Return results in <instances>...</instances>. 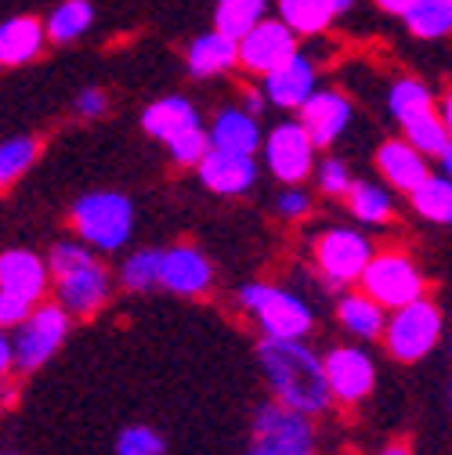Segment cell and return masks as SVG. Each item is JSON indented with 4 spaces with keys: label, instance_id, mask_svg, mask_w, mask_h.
Instances as JSON below:
<instances>
[{
    "label": "cell",
    "instance_id": "obj_11",
    "mask_svg": "<svg viewBox=\"0 0 452 455\" xmlns=\"http://www.w3.org/2000/svg\"><path fill=\"white\" fill-rule=\"evenodd\" d=\"M326 369V383H329V397L341 405H359L373 394L376 383V365L362 347H333L322 358Z\"/></svg>",
    "mask_w": 452,
    "mask_h": 455
},
{
    "label": "cell",
    "instance_id": "obj_12",
    "mask_svg": "<svg viewBox=\"0 0 452 455\" xmlns=\"http://www.w3.org/2000/svg\"><path fill=\"white\" fill-rule=\"evenodd\" d=\"M239 44V66L257 73V76H268L271 69H278L282 62H290L297 54V33H290L278 19H261L246 36L236 40Z\"/></svg>",
    "mask_w": 452,
    "mask_h": 455
},
{
    "label": "cell",
    "instance_id": "obj_48",
    "mask_svg": "<svg viewBox=\"0 0 452 455\" xmlns=\"http://www.w3.org/2000/svg\"><path fill=\"white\" fill-rule=\"evenodd\" d=\"M0 455H15V451H0Z\"/></svg>",
    "mask_w": 452,
    "mask_h": 455
},
{
    "label": "cell",
    "instance_id": "obj_33",
    "mask_svg": "<svg viewBox=\"0 0 452 455\" xmlns=\"http://www.w3.org/2000/svg\"><path fill=\"white\" fill-rule=\"evenodd\" d=\"M120 286L127 293H149L159 286V250H138L120 264Z\"/></svg>",
    "mask_w": 452,
    "mask_h": 455
},
{
    "label": "cell",
    "instance_id": "obj_45",
    "mask_svg": "<svg viewBox=\"0 0 452 455\" xmlns=\"http://www.w3.org/2000/svg\"><path fill=\"white\" fill-rule=\"evenodd\" d=\"M438 163H441V170H445V178H452V141L445 145V152L438 156Z\"/></svg>",
    "mask_w": 452,
    "mask_h": 455
},
{
    "label": "cell",
    "instance_id": "obj_19",
    "mask_svg": "<svg viewBox=\"0 0 452 455\" xmlns=\"http://www.w3.org/2000/svg\"><path fill=\"white\" fill-rule=\"evenodd\" d=\"M141 127H145L149 138L171 145L174 138H182V134H189V131H196V127H203V124H199V112H196V105H192L189 98L166 94V98L152 101V105L141 112Z\"/></svg>",
    "mask_w": 452,
    "mask_h": 455
},
{
    "label": "cell",
    "instance_id": "obj_47",
    "mask_svg": "<svg viewBox=\"0 0 452 455\" xmlns=\"http://www.w3.org/2000/svg\"><path fill=\"white\" fill-rule=\"evenodd\" d=\"M376 455H409V448H406V444H387V448H380Z\"/></svg>",
    "mask_w": 452,
    "mask_h": 455
},
{
    "label": "cell",
    "instance_id": "obj_4",
    "mask_svg": "<svg viewBox=\"0 0 452 455\" xmlns=\"http://www.w3.org/2000/svg\"><path fill=\"white\" fill-rule=\"evenodd\" d=\"M239 307L257 322L264 339H304L315 325L311 307L271 282H246L239 290Z\"/></svg>",
    "mask_w": 452,
    "mask_h": 455
},
{
    "label": "cell",
    "instance_id": "obj_5",
    "mask_svg": "<svg viewBox=\"0 0 452 455\" xmlns=\"http://www.w3.org/2000/svg\"><path fill=\"white\" fill-rule=\"evenodd\" d=\"M441 339V311L434 300L420 297L399 311H391V318L383 322V344L387 355L402 365L424 362Z\"/></svg>",
    "mask_w": 452,
    "mask_h": 455
},
{
    "label": "cell",
    "instance_id": "obj_40",
    "mask_svg": "<svg viewBox=\"0 0 452 455\" xmlns=\"http://www.w3.org/2000/svg\"><path fill=\"white\" fill-rule=\"evenodd\" d=\"M413 4H416V0H376V8L387 12V15H406Z\"/></svg>",
    "mask_w": 452,
    "mask_h": 455
},
{
    "label": "cell",
    "instance_id": "obj_21",
    "mask_svg": "<svg viewBox=\"0 0 452 455\" xmlns=\"http://www.w3.org/2000/svg\"><path fill=\"white\" fill-rule=\"evenodd\" d=\"M189 73L196 80H210V76H221V73H229L232 66H239V44L232 36H224L217 29L196 36L189 44V59H185Z\"/></svg>",
    "mask_w": 452,
    "mask_h": 455
},
{
    "label": "cell",
    "instance_id": "obj_25",
    "mask_svg": "<svg viewBox=\"0 0 452 455\" xmlns=\"http://www.w3.org/2000/svg\"><path fill=\"white\" fill-rule=\"evenodd\" d=\"M329 0H278V22L297 36H315L333 22Z\"/></svg>",
    "mask_w": 452,
    "mask_h": 455
},
{
    "label": "cell",
    "instance_id": "obj_2",
    "mask_svg": "<svg viewBox=\"0 0 452 455\" xmlns=\"http://www.w3.org/2000/svg\"><path fill=\"white\" fill-rule=\"evenodd\" d=\"M47 271L54 286V304L69 318H94L112 297L109 267L84 243H54Z\"/></svg>",
    "mask_w": 452,
    "mask_h": 455
},
{
    "label": "cell",
    "instance_id": "obj_18",
    "mask_svg": "<svg viewBox=\"0 0 452 455\" xmlns=\"http://www.w3.org/2000/svg\"><path fill=\"white\" fill-rule=\"evenodd\" d=\"M315 62L308 59V54H294L290 62H282L278 69H271L264 76V98L268 105L275 108H301L319 87H315Z\"/></svg>",
    "mask_w": 452,
    "mask_h": 455
},
{
    "label": "cell",
    "instance_id": "obj_27",
    "mask_svg": "<svg viewBox=\"0 0 452 455\" xmlns=\"http://www.w3.org/2000/svg\"><path fill=\"white\" fill-rule=\"evenodd\" d=\"M399 127H402V138H406L420 156H427V159H438V156L445 152V145H448V131H445V124H441V116H438V108L416 112V116L402 120Z\"/></svg>",
    "mask_w": 452,
    "mask_h": 455
},
{
    "label": "cell",
    "instance_id": "obj_3",
    "mask_svg": "<svg viewBox=\"0 0 452 455\" xmlns=\"http://www.w3.org/2000/svg\"><path fill=\"white\" fill-rule=\"evenodd\" d=\"M73 232L87 250L112 253L127 246L134 232V203L120 192H87L73 203Z\"/></svg>",
    "mask_w": 452,
    "mask_h": 455
},
{
    "label": "cell",
    "instance_id": "obj_39",
    "mask_svg": "<svg viewBox=\"0 0 452 455\" xmlns=\"http://www.w3.org/2000/svg\"><path fill=\"white\" fill-rule=\"evenodd\" d=\"M33 307L29 304H22V300H15V297H8V293H0V329H15L26 315H29Z\"/></svg>",
    "mask_w": 452,
    "mask_h": 455
},
{
    "label": "cell",
    "instance_id": "obj_13",
    "mask_svg": "<svg viewBox=\"0 0 452 455\" xmlns=\"http://www.w3.org/2000/svg\"><path fill=\"white\" fill-rule=\"evenodd\" d=\"M159 286L178 297H203L214 286V264L196 246L159 250Z\"/></svg>",
    "mask_w": 452,
    "mask_h": 455
},
{
    "label": "cell",
    "instance_id": "obj_46",
    "mask_svg": "<svg viewBox=\"0 0 452 455\" xmlns=\"http://www.w3.org/2000/svg\"><path fill=\"white\" fill-rule=\"evenodd\" d=\"M329 8H333V15H348L355 8V0H329Z\"/></svg>",
    "mask_w": 452,
    "mask_h": 455
},
{
    "label": "cell",
    "instance_id": "obj_9",
    "mask_svg": "<svg viewBox=\"0 0 452 455\" xmlns=\"http://www.w3.org/2000/svg\"><path fill=\"white\" fill-rule=\"evenodd\" d=\"M264 148V166L271 170V178L282 185H304L315 174V145L308 138V131L297 120H287L271 127V134H264L261 141Z\"/></svg>",
    "mask_w": 452,
    "mask_h": 455
},
{
    "label": "cell",
    "instance_id": "obj_20",
    "mask_svg": "<svg viewBox=\"0 0 452 455\" xmlns=\"http://www.w3.org/2000/svg\"><path fill=\"white\" fill-rule=\"evenodd\" d=\"M206 138H210V148L239 152V156H254L261 148V141H264V134L257 127V116H250L246 108H232V105L221 108L214 116Z\"/></svg>",
    "mask_w": 452,
    "mask_h": 455
},
{
    "label": "cell",
    "instance_id": "obj_6",
    "mask_svg": "<svg viewBox=\"0 0 452 455\" xmlns=\"http://www.w3.org/2000/svg\"><path fill=\"white\" fill-rule=\"evenodd\" d=\"M73 318L59 304H36L12 332V365L19 372H33L47 365L66 344Z\"/></svg>",
    "mask_w": 452,
    "mask_h": 455
},
{
    "label": "cell",
    "instance_id": "obj_35",
    "mask_svg": "<svg viewBox=\"0 0 452 455\" xmlns=\"http://www.w3.org/2000/svg\"><path fill=\"white\" fill-rule=\"evenodd\" d=\"M117 455H163V437L152 427H127L117 437Z\"/></svg>",
    "mask_w": 452,
    "mask_h": 455
},
{
    "label": "cell",
    "instance_id": "obj_17",
    "mask_svg": "<svg viewBox=\"0 0 452 455\" xmlns=\"http://www.w3.org/2000/svg\"><path fill=\"white\" fill-rule=\"evenodd\" d=\"M376 170L394 192H406V196H413L431 178L427 156H420L406 138H391L376 148Z\"/></svg>",
    "mask_w": 452,
    "mask_h": 455
},
{
    "label": "cell",
    "instance_id": "obj_30",
    "mask_svg": "<svg viewBox=\"0 0 452 455\" xmlns=\"http://www.w3.org/2000/svg\"><path fill=\"white\" fill-rule=\"evenodd\" d=\"M406 29L420 40H441L452 33V0H416L402 15Z\"/></svg>",
    "mask_w": 452,
    "mask_h": 455
},
{
    "label": "cell",
    "instance_id": "obj_16",
    "mask_svg": "<svg viewBox=\"0 0 452 455\" xmlns=\"http://www.w3.org/2000/svg\"><path fill=\"white\" fill-rule=\"evenodd\" d=\"M196 170H199V181L214 196H243V192H250L257 185V159L254 156H239V152L210 148Z\"/></svg>",
    "mask_w": 452,
    "mask_h": 455
},
{
    "label": "cell",
    "instance_id": "obj_23",
    "mask_svg": "<svg viewBox=\"0 0 452 455\" xmlns=\"http://www.w3.org/2000/svg\"><path fill=\"white\" fill-rule=\"evenodd\" d=\"M336 318H341V325L355 339H380L383 336V322H387L383 307L376 300H369L362 290L341 297V304H336Z\"/></svg>",
    "mask_w": 452,
    "mask_h": 455
},
{
    "label": "cell",
    "instance_id": "obj_34",
    "mask_svg": "<svg viewBox=\"0 0 452 455\" xmlns=\"http://www.w3.org/2000/svg\"><path fill=\"white\" fill-rule=\"evenodd\" d=\"M315 181H319L322 196H348L355 178L344 159H322V163H315Z\"/></svg>",
    "mask_w": 452,
    "mask_h": 455
},
{
    "label": "cell",
    "instance_id": "obj_28",
    "mask_svg": "<svg viewBox=\"0 0 452 455\" xmlns=\"http://www.w3.org/2000/svg\"><path fill=\"white\" fill-rule=\"evenodd\" d=\"M268 12V0H217L214 8V29L224 36H246Z\"/></svg>",
    "mask_w": 452,
    "mask_h": 455
},
{
    "label": "cell",
    "instance_id": "obj_31",
    "mask_svg": "<svg viewBox=\"0 0 452 455\" xmlns=\"http://www.w3.org/2000/svg\"><path fill=\"white\" fill-rule=\"evenodd\" d=\"M427 108H434V94H431L427 84H420V80H394L391 84V91H387V112L399 124L409 120V116H416V112H427Z\"/></svg>",
    "mask_w": 452,
    "mask_h": 455
},
{
    "label": "cell",
    "instance_id": "obj_10",
    "mask_svg": "<svg viewBox=\"0 0 452 455\" xmlns=\"http://www.w3.org/2000/svg\"><path fill=\"white\" fill-rule=\"evenodd\" d=\"M369 257H373V246L359 228H329V232L315 239V264L329 286L359 282Z\"/></svg>",
    "mask_w": 452,
    "mask_h": 455
},
{
    "label": "cell",
    "instance_id": "obj_42",
    "mask_svg": "<svg viewBox=\"0 0 452 455\" xmlns=\"http://www.w3.org/2000/svg\"><path fill=\"white\" fill-rule=\"evenodd\" d=\"M438 116H441V124H445V131H448V141H452V91L445 94V101H441V108H438Z\"/></svg>",
    "mask_w": 452,
    "mask_h": 455
},
{
    "label": "cell",
    "instance_id": "obj_49",
    "mask_svg": "<svg viewBox=\"0 0 452 455\" xmlns=\"http://www.w3.org/2000/svg\"><path fill=\"white\" fill-rule=\"evenodd\" d=\"M448 402H452V387H448Z\"/></svg>",
    "mask_w": 452,
    "mask_h": 455
},
{
    "label": "cell",
    "instance_id": "obj_38",
    "mask_svg": "<svg viewBox=\"0 0 452 455\" xmlns=\"http://www.w3.org/2000/svg\"><path fill=\"white\" fill-rule=\"evenodd\" d=\"M105 105H109V98H105V91H98V87H87V91H80V94H77V112H80L84 120L101 116Z\"/></svg>",
    "mask_w": 452,
    "mask_h": 455
},
{
    "label": "cell",
    "instance_id": "obj_41",
    "mask_svg": "<svg viewBox=\"0 0 452 455\" xmlns=\"http://www.w3.org/2000/svg\"><path fill=\"white\" fill-rule=\"evenodd\" d=\"M8 369H12V339L0 329V376H8Z\"/></svg>",
    "mask_w": 452,
    "mask_h": 455
},
{
    "label": "cell",
    "instance_id": "obj_37",
    "mask_svg": "<svg viewBox=\"0 0 452 455\" xmlns=\"http://www.w3.org/2000/svg\"><path fill=\"white\" fill-rule=\"evenodd\" d=\"M275 213L282 220H304L311 213V196L304 192V185H287L275 196Z\"/></svg>",
    "mask_w": 452,
    "mask_h": 455
},
{
    "label": "cell",
    "instance_id": "obj_7",
    "mask_svg": "<svg viewBox=\"0 0 452 455\" xmlns=\"http://www.w3.org/2000/svg\"><path fill=\"white\" fill-rule=\"evenodd\" d=\"M359 282H362V293L369 300H376L383 311H399V307L420 300L424 290H427L424 271L399 250L373 253Z\"/></svg>",
    "mask_w": 452,
    "mask_h": 455
},
{
    "label": "cell",
    "instance_id": "obj_24",
    "mask_svg": "<svg viewBox=\"0 0 452 455\" xmlns=\"http://www.w3.org/2000/svg\"><path fill=\"white\" fill-rule=\"evenodd\" d=\"M348 210L359 224H369V228H383L391 217H394V199L387 196V188L373 185V181H351L348 188Z\"/></svg>",
    "mask_w": 452,
    "mask_h": 455
},
{
    "label": "cell",
    "instance_id": "obj_22",
    "mask_svg": "<svg viewBox=\"0 0 452 455\" xmlns=\"http://www.w3.org/2000/svg\"><path fill=\"white\" fill-rule=\"evenodd\" d=\"M44 40H47V33H44L40 19L19 15V19L0 22V66H26V62H33L40 54V47H44Z\"/></svg>",
    "mask_w": 452,
    "mask_h": 455
},
{
    "label": "cell",
    "instance_id": "obj_8",
    "mask_svg": "<svg viewBox=\"0 0 452 455\" xmlns=\"http://www.w3.org/2000/svg\"><path fill=\"white\" fill-rule=\"evenodd\" d=\"M250 455H315V427L308 416L268 402L254 416Z\"/></svg>",
    "mask_w": 452,
    "mask_h": 455
},
{
    "label": "cell",
    "instance_id": "obj_26",
    "mask_svg": "<svg viewBox=\"0 0 452 455\" xmlns=\"http://www.w3.org/2000/svg\"><path fill=\"white\" fill-rule=\"evenodd\" d=\"M91 26H94L91 0H66V4H59V8L47 15L44 33H47V40H54V44H73V40H80Z\"/></svg>",
    "mask_w": 452,
    "mask_h": 455
},
{
    "label": "cell",
    "instance_id": "obj_1",
    "mask_svg": "<svg viewBox=\"0 0 452 455\" xmlns=\"http://www.w3.org/2000/svg\"><path fill=\"white\" fill-rule=\"evenodd\" d=\"M257 365H261L264 383L271 387L278 405H287L308 419L322 416L333 405L322 358L304 339H261Z\"/></svg>",
    "mask_w": 452,
    "mask_h": 455
},
{
    "label": "cell",
    "instance_id": "obj_36",
    "mask_svg": "<svg viewBox=\"0 0 452 455\" xmlns=\"http://www.w3.org/2000/svg\"><path fill=\"white\" fill-rule=\"evenodd\" d=\"M171 159L178 163V166H199L203 163V156L210 152V138H206V127H196V131H189V134H182V138H174L171 145Z\"/></svg>",
    "mask_w": 452,
    "mask_h": 455
},
{
    "label": "cell",
    "instance_id": "obj_29",
    "mask_svg": "<svg viewBox=\"0 0 452 455\" xmlns=\"http://www.w3.org/2000/svg\"><path fill=\"white\" fill-rule=\"evenodd\" d=\"M409 203H413V210H416L424 220L452 228V178L431 174V178L409 196Z\"/></svg>",
    "mask_w": 452,
    "mask_h": 455
},
{
    "label": "cell",
    "instance_id": "obj_44",
    "mask_svg": "<svg viewBox=\"0 0 452 455\" xmlns=\"http://www.w3.org/2000/svg\"><path fill=\"white\" fill-rule=\"evenodd\" d=\"M264 94H257V91H246V112H250V116H257V112L264 108Z\"/></svg>",
    "mask_w": 452,
    "mask_h": 455
},
{
    "label": "cell",
    "instance_id": "obj_43",
    "mask_svg": "<svg viewBox=\"0 0 452 455\" xmlns=\"http://www.w3.org/2000/svg\"><path fill=\"white\" fill-rule=\"evenodd\" d=\"M15 402V383L8 376H0V405H12Z\"/></svg>",
    "mask_w": 452,
    "mask_h": 455
},
{
    "label": "cell",
    "instance_id": "obj_14",
    "mask_svg": "<svg viewBox=\"0 0 452 455\" xmlns=\"http://www.w3.org/2000/svg\"><path fill=\"white\" fill-rule=\"evenodd\" d=\"M47 290H51V271L40 253H33V250L0 253V293L36 307V304H44Z\"/></svg>",
    "mask_w": 452,
    "mask_h": 455
},
{
    "label": "cell",
    "instance_id": "obj_15",
    "mask_svg": "<svg viewBox=\"0 0 452 455\" xmlns=\"http://www.w3.org/2000/svg\"><path fill=\"white\" fill-rule=\"evenodd\" d=\"M315 148H329L351 124V101L341 91H315L301 105V120H297Z\"/></svg>",
    "mask_w": 452,
    "mask_h": 455
},
{
    "label": "cell",
    "instance_id": "obj_32",
    "mask_svg": "<svg viewBox=\"0 0 452 455\" xmlns=\"http://www.w3.org/2000/svg\"><path fill=\"white\" fill-rule=\"evenodd\" d=\"M40 141L36 138H8L0 141V188H12L26 170L36 163Z\"/></svg>",
    "mask_w": 452,
    "mask_h": 455
}]
</instances>
